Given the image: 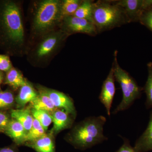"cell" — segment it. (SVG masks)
Returning a JSON list of instances; mask_svg holds the SVG:
<instances>
[{"instance_id": "cell-1", "label": "cell", "mask_w": 152, "mask_h": 152, "mask_svg": "<svg viewBox=\"0 0 152 152\" xmlns=\"http://www.w3.org/2000/svg\"><path fill=\"white\" fill-rule=\"evenodd\" d=\"M21 2L0 1V48L6 55L26 56L29 45Z\"/></svg>"}, {"instance_id": "cell-2", "label": "cell", "mask_w": 152, "mask_h": 152, "mask_svg": "<svg viewBox=\"0 0 152 152\" xmlns=\"http://www.w3.org/2000/svg\"><path fill=\"white\" fill-rule=\"evenodd\" d=\"M61 0H37L31 2L29 44L44 35L59 28L61 21Z\"/></svg>"}, {"instance_id": "cell-3", "label": "cell", "mask_w": 152, "mask_h": 152, "mask_svg": "<svg viewBox=\"0 0 152 152\" xmlns=\"http://www.w3.org/2000/svg\"><path fill=\"white\" fill-rule=\"evenodd\" d=\"M69 36L60 28L46 34L29 45L27 60L33 66L46 67L62 49Z\"/></svg>"}, {"instance_id": "cell-4", "label": "cell", "mask_w": 152, "mask_h": 152, "mask_svg": "<svg viewBox=\"0 0 152 152\" xmlns=\"http://www.w3.org/2000/svg\"><path fill=\"white\" fill-rule=\"evenodd\" d=\"M106 121L102 115L86 118L72 128L66 136V140L77 149L83 151L102 143L108 140L103 133Z\"/></svg>"}, {"instance_id": "cell-5", "label": "cell", "mask_w": 152, "mask_h": 152, "mask_svg": "<svg viewBox=\"0 0 152 152\" xmlns=\"http://www.w3.org/2000/svg\"><path fill=\"white\" fill-rule=\"evenodd\" d=\"M93 21L98 33L119 27L130 23L124 9L115 0L94 2Z\"/></svg>"}, {"instance_id": "cell-6", "label": "cell", "mask_w": 152, "mask_h": 152, "mask_svg": "<svg viewBox=\"0 0 152 152\" xmlns=\"http://www.w3.org/2000/svg\"><path fill=\"white\" fill-rule=\"evenodd\" d=\"M118 51L114 53V61L112 65L115 80L120 84L123 93V98L119 104L113 112V114L129 109L137 99L140 97L142 88L120 66L117 60Z\"/></svg>"}, {"instance_id": "cell-7", "label": "cell", "mask_w": 152, "mask_h": 152, "mask_svg": "<svg viewBox=\"0 0 152 152\" xmlns=\"http://www.w3.org/2000/svg\"><path fill=\"white\" fill-rule=\"evenodd\" d=\"M59 28L69 37L76 34L95 36L98 34L94 23L86 19L72 15L65 17L60 23Z\"/></svg>"}, {"instance_id": "cell-8", "label": "cell", "mask_w": 152, "mask_h": 152, "mask_svg": "<svg viewBox=\"0 0 152 152\" xmlns=\"http://www.w3.org/2000/svg\"><path fill=\"white\" fill-rule=\"evenodd\" d=\"M131 22H139L144 11L152 7V0H115Z\"/></svg>"}, {"instance_id": "cell-9", "label": "cell", "mask_w": 152, "mask_h": 152, "mask_svg": "<svg viewBox=\"0 0 152 152\" xmlns=\"http://www.w3.org/2000/svg\"><path fill=\"white\" fill-rule=\"evenodd\" d=\"M56 108L72 115L75 118L77 112L72 99L64 93L41 86Z\"/></svg>"}, {"instance_id": "cell-10", "label": "cell", "mask_w": 152, "mask_h": 152, "mask_svg": "<svg viewBox=\"0 0 152 152\" xmlns=\"http://www.w3.org/2000/svg\"><path fill=\"white\" fill-rule=\"evenodd\" d=\"M115 81L113 70L112 67L108 75L103 82L100 94L99 96V99L105 107L107 114L109 116H110L111 108L115 94Z\"/></svg>"}, {"instance_id": "cell-11", "label": "cell", "mask_w": 152, "mask_h": 152, "mask_svg": "<svg viewBox=\"0 0 152 152\" xmlns=\"http://www.w3.org/2000/svg\"><path fill=\"white\" fill-rule=\"evenodd\" d=\"M53 126L50 132L55 135L64 130L72 128L75 118L62 110L57 109L51 114Z\"/></svg>"}, {"instance_id": "cell-12", "label": "cell", "mask_w": 152, "mask_h": 152, "mask_svg": "<svg viewBox=\"0 0 152 152\" xmlns=\"http://www.w3.org/2000/svg\"><path fill=\"white\" fill-rule=\"evenodd\" d=\"M38 96L37 90L31 83L28 81L19 89L18 93L15 98L17 108L20 109L25 107L27 104L34 100Z\"/></svg>"}, {"instance_id": "cell-13", "label": "cell", "mask_w": 152, "mask_h": 152, "mask_svg": "<svg viewBox=\"0 0 152 152\" xmlns=\"http://www.w3.org/2000/svg\"><path fill=\"white\" fill-rule=\"evenodd\" d=\"M38 96L34 100L30 103V107L37 110H42L51 114L57 110L50 99L42 89L40 85H36Z\"/></svg>"}, {"instance_id": "cell-14", "label": "cell", "mask_w": 152, "mask_h": 152, "mask_svg": "<svg viewBox=\"0 0 152 152\" xmlns=\"http://www.w3.org/2000/svg\"><path fill=\"white\" fill-rule=\"evenodd\" d=\"M4 133L10 137L17 145H24L27 132L23 125L16 120L11 119Z\"/></svg>"}, {"instance_id": "cell-15", "label": "cell", "mask_w": 152, "mask_h": 152, "mask_svg": "<svg viewBox=\"0 0 152 152\" xmlns=\"http://www.w3.org/2000/svg\"><path fill=\"white\" fill-rule=\"evenodd\" d=\"M25 145L32 148L37 152H56L54 135L50 132L46 133L34 141L26 143Z\"/></svg>"}, {"instance_id": "cell-16", "label": "cell", "mask_w": 152, "mask_h": 152, "mask_svg": "<svg viewBox=\"0 0 152 152\" xmlns=\"http://www.w3.org/2000/svg\"><path fill=\"white\" fill-rule=\"evenodd\" d=\"M10 115L12 118L16 120L23 125L27 133L32 126L34 120L31 107H28L23 108L12 109L11 110Z\"/></svg>"}, {"instance_id": "cell-17", "label": "cell", "mask_w": 152, "mask_h": 152, "mask_svg": "<svg viewBox=\"0 0 152 152\" xmlns=\"http://www.w3.org/2000/svg\"><path fill=\"white\" fill-rule=\"evenodd\" d=\"M28 81L20 70L13 67L6 73L4 83L5 84L8 85L13 90L17 91L26 85Z\"/></svg>"}, {"instance_id": "cell-18", "label": "cell", "mask_w": 152, "mask_h": 152, "mask_svg": "<svg viewBox=\"0 0 152 152\" xmlns=\"http://www.w3.org/2000/svg\"><path fill=\"white\" fill-rule=\"evenodd\" d=\"M134 148L140 152L152 151V111L150 114L149 122L146 129L137 140Z\"/></svg>"}, {"instance_id": "cell-19", "label": "cell", "mask_w": 152, "mask_h": 152, "mask_svg": "<svg viewBox=\"0 0 152 152\" xmlns=\"http://www.w3.org/2000/svg\"><path fill=\"white\" fill-rule=\"evenodd\" d=\"M94 2V1L91 0H83L73 15L80 18L86 19L94 23L92 15Z\"/></svg>"}, {"instance_id": "cell-20", "label": "cell", "mask_w": 152, "mask_h": 152, "mask_svg": "<svg viewBox=\"0 0 152 152\" xmlns=\"http://www.w3.org/2000/svg\"><path fill=\"white\" fill-rule=\"evenodd\" d=\"M83 0H61V16L62 20L65 17L73 15Z\"/></svg>"}, {"instance_id": "cell-21", "label": "cell", "mask_w": 152, "mask_h": 152, "mask_svg": "<svg viewBox=\"0 0 152 152\" xmlns=\"http://www.w3.org/2000/svg\"><path fill=\"white\" fill-rule=\"evenodd\" d=\"M46 133V131L45 130L42 125L37 120L34 118L32 126L30 130L27 133L25 144L34 141Z\"/></svg>"}, {"instance_id": "cell-22", "label": "cell", "mask_w": 152, "mask_h": 152, "mask_svg": "<svg viewBox=\"0 0 152 152\" xmlns=\"http://www.w3.org/2000/svg\"><path fill=\"white\" fill-rule=\"evenodd\" d=\"M31 109L34 118L37 120L47 132L49 126L53 122L51 114L42 110H37L31 108Z\"/></svg>"}, {"instance_id": "cell-23", "label": "cell", "mask_w": 152, "mask_h": 152, "mask_svg": "<svg viewBox=\"0 0 152 152\" xmlns=\"http://www.w3.org/2000/svg\"><path fill=\"white\" fill-rule=\"evenodd\" d=\"M15 98L10 90L0 91V111L12 108L15 104Z\"/></svg>"}, {"instance_id": "cell-24", "label": "cell", "mask_w": 152, "mask_h": 152, "mask_svg": "<svg viewBox=\"0 0 152 152\" xmlns=\"http://www.w3.org/2000/svg\"><path fill=\"white\" fill-rule=\"evenodd\" d=\"M148 70V79L145 87L144 91L146 95V105L148 108H152V62L147 64Z\"/></svg>"}, {"instance_id": "cell-25", "label": "cell", "mask_w": 152, "mask_h": 152, "mask_svg": "<svg viewBox=\"0 0 152 152\" xmlns=\"http://www.w3.org/2000/svg\"><path fill=\"white\" fill-rule=\"evenodd\" d=\"M139 22L152 33V7L144 11Z\"/></svg>"}, {"instance_id": "cell-26", "label": "cell", "mask_w": 152, "mask_h": 152, "mask_svg": "<svg viewBox=\"0 0 152 152\" xmlns=\"http://www.w3.org/2000/svg\"><path fill=\"white\" fill-rule=\"evenodd\" d=\"M13 67L10 57L6 54H0V71L7 72Z\"/></svg>"}, {"instance_id": "cell-27", "label": "cell", "mask_w": 152, "mask_h": 152, "mask_svg": "<svg viewBox=\"0 0 152 152\" xmlns=\"http://www.w3.org/2000/svg\"><path fill=\"white\" fill-rule=\"evenodd\" d=\"M10 115L4 111H0V132H4L10 121Z\"/></svg>"}, {"instance_id": "cell-28", "label": "cell", "mask_w": 152, "mask_h": 152, "mask_svg": "<svg viewBox=\"0 0 152 152\" xmlns=\"http://www.w3.org/2000/svg\"><path fill=\"white\" fill-rule=\"evenodd\" d=\"M123 139L124 144L116 152H140L131 145L128 139L125 137H123Z\"/></svg>"}, {"instance_id": "cell-29", "label": "cell", "mask_w": 152, "mask_h": 152, "mask_svg": "<svg viewBox=\"0 0 152 152\" xmlns=\"http://www.w3.org/2000/svg\"><path fill=\"white\" fill-rule=\"evenodd\" d=\"M0 152H19L16 147L9 146L0 148Z\"/></svg>"}, {"instance_id": "cell-30", "label": "cell", "mask_w": 152, "mask_h": 152, "mask_svg": "<svg viewBox=\"0 0 152 152\" xmlns=\"http://www.w3.org/2000/svg\"><path fill=\"white\" fill-rule=\"evenodd\" d=\"M4 72L0 71V91H2L1 88V84L3 82H4Z\"/></svg>"}]
</instances>
